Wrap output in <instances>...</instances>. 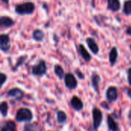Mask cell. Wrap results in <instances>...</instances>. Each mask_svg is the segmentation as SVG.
Here are the masks:
<instances>
[{"label": "cell", "instance_id": "cell-1", "mask_svg": "<svg viewBox=\"0 0 131 131\" xmlns=\"http://www.w3.org/2000/svg\"><path fill=\"white\" fill-rule=\"evenodd\" d=\"M33 120V113L31 110L21 107L17 110L15 115V120L19 123L31 122Z\"/></svg>", "mask_w": 131, "mask_h": 131}, {"label": "cell", "instance_id": "cell-2", "mask_svg": "<svg viewBox=\"0 0 131 131\" xmlns=\"http://www.w3.org/2000/svg\"><path fill=\"white\" fill-rule=\"evenodd\" d=\"M35 11V5L32 2H25L17 5L15 7V12L18 15H29Z\"/></svg>", "mask_w": 131, "mask_h": 131}, {"label": "cell", "instance_id": "cell-3", "mask_svg": "<svg viewBox=\"0 0 131 131\" xmlns=\"http://www.w3.org/2000/svg\"><path fill=\"white\" fill-rule=\"evenodd\" d=\"M93 127L94 131H97L103 121V113L97 107H94L92 110Z\"/></svg>", "mask_w": 131, "mask_h": 131}, {"label": "cell", "instance_id": "cell-4", "mask_svg": "<svg viewBox=\"0 0 131 131\" xmlns=\"http://www.w3.org/2000/svg\"><path fill=\"white\" fill-rule=\"evenodd\" d=\"M47 66L44 60H41L38 65H35L32 68V74L35 76H43L46 73Z\"/></svg>", "mask_w": 131, "mask_h": 131}, {"label": "cell", "instance_id": "cell-5", "mask_svg": "<svg viewBox=\"0 0 131 131\" xmlns=\"http://www.w3.org/2000/svg\"><path fill=\"white\" fill-rule=\"evenodd\" d=\"M65 86L69 90L76 89L78 86V81L72 73H68L64 76Z\"/></svg>", "mask_w": 131, "mask_h": 131}, {"label": "cell", "instance_id": "cell-6", "mask_svg": "<svg viewBox=\"0 0 131 131\" xmlns=\"http://www.w3.org/2000/svg\"><path fill=\"white\" fill-rule=\"evenodd\" d=\"M7 96L8 97H12L15 99L16 101H21L24 98L25 93L21 90L18 88H13L8 90V92L7 93Z\"/></svg>", "mask_w": 131, "mask_h": 131}, {"label": "cell", "instance_id": "cell-7", "mask_svg": "<svg viewBox=\"0 0 131 131\" xmlns=\"http://www.w3.org/2000/svg\"><path fill=\"white\" fill-rule=\"evenodd\" d=\"M106 98L111 103L117 101V100L118 98V90H117V87H115V86H110L107 90Z\"/></svg>", "mask_w": 131, "mask_h": 131}, {"label": "cell", "instance_id": "cell-8", "mask_svg": "<svg viewBox=\"0 0 131 131\" xmlns=\"http://www.w3.org/2000/svg\"><path fill=\"white\" fill-rule=\"evenodd\" d=\"M71 106L74 110L79 112L84 109V103L77 96H74L71 100Z\"/></svg>", "mask_w": 131, "mask_h": 131}, {"label": "cell", "instance_id": "cell-9", "mask_svg": "<svg viewBox=\"0 0 131 131\" xmlns=\"http://www.w3.org/2000/svg\"><path fill=\"white\" fill-rule=\"evenodd\" d=\"M107 124L108 130L110 131H121L118 123L114 120V118L111 114L107 115Z\"/></svg>", "mask_w": 131, "mask_h": 131}, {"label": "cell", "instance_id": "cell-10", "mask_svg": "<svg viewBox=\"0 0 131 131\" xmlns=\"http://www.w3.org/2000/svg\"><path fill=\"white\" fill-rule=\"evenodd\" d=\"M0 48L3 52H8L10 49L9 36L6 34H2L0 36Z\"/></svg>", "mask_w": 131, "mask_h": 131}, {"label": "cell", "instance_id": "cell-11", "mask_svg": "<svg viewBox=\"0 0 131 131\" xmlns=\"http://www.w3.org/2000/svg\"><path fill=\"white\" fill-rule=\"evenodd\" d=\"M1 131H17L16 124L15 121L12 120H8L5 121L1 127Z\"/></svg>", "mask_w": 131, "mask_h": 131}, {"label": "cell", "instance_id": "cell-12", "mask_svg": "<svg viewBox=\"0 0 131 131\" xmlns=\"http://www.w3.org/2000/svg\"><path fill=\"white\" fill-rule=\"evenodd\" d=\"M87 43H88V46L89 47V49H91V51L94 53V54H97L98 52H99V47L97 44V42H95V40L93 39V38H88L87 39Z\"/></svg>", "mask_w": 131, "mask_h": 131}, {"label": "cell", "instance_id": "cell-13", "mask_svg": "<svg viewBox=\"0 0 131 131\" xmlns=\"http://www.w3.org/2000/svg\"><path fill=\"white\" fill-rule=\"evenodd\" d=\"M101 81V77L98 74L94 73L91 76V85L93 89L97 93H99V84Z\"/></svg>", "mask_w": 131, "mask_h": 131}, {"label": "cell", "instance_id": "cell-14", "mask_svg": "<svg viewBox=\"0 0 131 131\" xmlns=\"http://www.w3.org/2000/svg\"><path fill=\"white\" fill-rule=\"evenodd\" d=\"M15 24L12 19L8 16H2L0 18V25L2 27H11Z\"/></svg>", "mask_w": 131, "mask_h": 131}, {"label": "cell", "instance_id": "cell-15", "mask_svg": "<svg viewBox=\"0 0 131 131\" xmlns=\"http://www.w3.org/2000/svg\"><path fill=\"white\" fill-rule=\"evenodd\" d=\"M107 7L113 12H117L121 8V2L119 0H107Z\"/></svg>", "mask_w": 131, "mask_h": 131}, {"label": "cell", "instance_id": "cell-16", "mask_svg": "<svg viewBox=\"0 0 131 131\" xmlns=\"http://www.w3.org/2000/svg\"><path fill=\"white\" fill-rule=\"evenodd\" d=\"M78 48H79V53L81 54V57H82L86 62H90L91 59V56L90 53L88 52V50L85 49V47H84L82 44H80Z\"/></svg>", "mask_w": 131, "mask_h": 131}, {"label": "cell", "instance_id": "cell-17", "mask_svg": "<svg viewBox=\"0 0 131 131\" xmlns=\"http://www.w3.org/2000/svg\"><path fill=\"white\" fill-rule=\"evenodd\" d=\"M117 57H118L117 49L116 47H114L109 53V61L112 66H114L116 63V62L117 60Z\"/></svg>", "mask_w": 131, "mask_h": 131}, {"label": "cell", "instance_id": "cell-18", "mask_svg": "<svg viewBox=\"0 0 131 131\" xmlns=\"http://www.w3.org/2000/svg\"><path fill=\"white\" fill-rule=\"evenodd\" d=\"M68 120V116L63 110H58L57 112V122L58 124H65Z\"/></svg>", "mask_w": 131, "mask_h": 131}, {"label": "cell", "instance_id": "cell-19", "mask_svg": "<svg viewBox=\"0 0 131 131\" xmlns=\"http://www.w3.org/2000/svg\"><path fill=\"white\" fill-rule=\"evenodd\" d=\"M32 36H33V39L35 40H36L38 42H41L44 39L45 34H44V32L41 29H35L33 32Z\"/></svg>", "mask_w": 131, "mask_h": 131}, {"label": "cell", "instance_id": "cell-20", "mask_svg": "<svg viewBox=\"0 0 131 131\" xmlns=\"http://www.w3.org/2000/svg\"><path fill=\"white\" fill-rule=\"evenodd\" d=\"M1 114L3 117H6L8 116V103L6 101H2L1 103Z\"/></svg>", "mask_w": 131, "mask_h": 131}, {"label": "cell", "instance_id": "cell-21", "mask_svg": "<svg viewBox=\"0 0 131 131\" xmlns=\"http://www.w3.org/2000/svg\"><path fill=\"white\" fill-rule=\"evenodd\" d=\"M38 126L36 123L32 124H28L24 126L23 131H38Z\"/></svg>", "mask_w": 131, "mask_h": 131}, {"label": "cell", "instance_id": "cell-22", "mask_svg": "<svg viewBox=\"0 0 131 131\" xmlns=\"http://www.w3.org/2000/svg\"><path fill=\"white\" fill-rule=\"evenodd\" d=\"M54 73L57 75V76L59 79H62L64 76V72L63 68L60 66V65H55L54 66Z\"/></svg>", "mask_w": 131, "mask_h": 131}, {"label": "cell", "instance_id": "cell-23", "mask_svg": "<svg viewBox=\"0 0 131 131\" xmlns=\"http://www.w3.org/2000/svg\"><path fill=\"white\" fill-rule=\"evenodd\" d=\"M124 12L126 15H131V0H127L124 2Z\"/></svg>", "mask_w": 131, "mask_h": 131}, {"label": "cell", "instance_id": "cell-24", "mask_svg": "<svg viewBox=\"0 0 131 131\" xmlns=\"http://www.w3.org/2000/svg\"><path fill=\"white\" fill-rule=\"evenodd\" d=\"M6 80H7V76H6V75H5L4 73H1L0 74V81H1V86H2L3 85H4V83H5V81H6Z\"/></svg>", "mask_w": 131, "mask_h": 131}, {"label": "cell", "instance_id": "cell-25", "mask_svg": "<svg viewBox=\"0 0 131 131\" xmlns=\"http://www.w3.org/2000/svg\"><path fill=\"white\" fill-rule=\"evenodd\" d=\"M25 59H26V56H21L19 59H18V63H17V65H16V66H20V65H21L22 64V63L25 60Z\"/></svg>", "mask_w": 131, "mask_h": 131}, {"label": "cell", "instance_id": "cell-26", "mask_svg": "<svg viewBox=\"0 0 131 131\" xmlns=\"http://www.w3.org/2000/svg\"><path fill=\"white\" fill-rule=\"evenodd\" d=\"M75 73L78 75V76L81 80H84V74H83L81 71H79V69H76V70H75Z\"/></svg>", "mask_w": 131, "mask_h": 131}, {"label": "cell", "instance_id": "cell-27", "mask_svg": "<svg viewBox=\"0 0 131 131\" xmlns=\"http://www.w3.org/2000/svg\"><path fill=\"white\" fill-rule=\"evenodd\" d=\"M127 80H128L129 84L131 86V68L129 69L127 71Z\"/></svg>", "mask_w": 131, "mask_h": 131}, {"label": "cell", "instance_id": "cell-28", "mask_svg": "<svg viewBox=\"0 0 131 131\" xmlns=\"http://www.w3.org/2000/svg\"><path fill=\"white\" fill-rule=\"evenodd\" d=\"M126 33H127V35H129V36H131V26L127 27V30H126Z\"/></svg>", "mask_w": 131, "mask_h": 131}, {"label": "cell", "instance_id": "cell-29", "mask_svg": "<svg viewBox=\"0 0 131 131\" xmlns=\"http://www.w3.org/2000/svg\"><path fill=\"white\" fill-rule=\"evenodd\" d=\"M101 107H105V108H106V110H109V107H107V105H106L105 102H103V103H101Z\"/></svg>", "mask_w": 131, "mask_h": 131}, {"label": "cell", "instance_id": "cell-30", "mask_svg": "<svg viewBox=\"0 0 131 131\" xmlns=\"http://www.w3.org/2000/svg\"><path fill=\"white\" fill-rule=\"evenodd\" d=\"M127 96L130 97V99L131 100V89H128L127 91Z\"/></svg>", "mask_w": 131, "mask_h": 131}, {"label": "cell", "instance_id": "cell-31", "mask_svg": "<svg viewBox=\"0 0 131 131\" xmlns=\"http://www.w3.org/2000/svg\"><path fill=\"white\" fill-rule=\"evenodd\" d=\"M2 2H4V3H6V4L8 3V0H2Z\"/></svg>", "mask_w": 131, "mask_h": 131}]
</instances>
